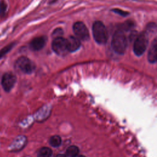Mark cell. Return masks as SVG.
Wrapping results in <instances>:
<instances>
[{
  "mask_svg": "<svg viewBox=\"0 0 157 157\" xmlns=\"http://www.w3.org/2000/svg\"><path fill=\"white\" fill-rule=\"evenodd\" d=\"M112 47L115 53L123 55L127 47V39L124 31L118 29L113 34L112 39Z\"/></svg>",
  "mask_w": 157,
  "mask_h": 157,
  "instance_id": "6da1fadb",
  "label": "cell"
},
{
  "mask_svg": "<svg viewBox=\"0 0 157 157\" xmlns=\"http://www.w3.org/2000/svg\"><path fill=\"white\" fill-rule=\"evenodd\" d=\"M148 34L145 32H142L137 36L133 45V52L134 54L140 56L145 52L148 44Z\"/></svg>",
  "mask_w": 157,
  "mask_h": 157,
  "instance_id": "7a4b0ae2",
  "label": "cell"
},
{
  "mask_svg": "<svg viewBox=\"0 0 157 157\" xmlns=\"http://www.w3.org/2000/svg\"><path fill=\"white\" fill-rule=\"evenodd\" d=\"M93 36L94 40L99 44H104L107 40V31L102 22L95 21L92 27Z\"/></svg>",
  "mask_w": 157,
  "mask_h": 157,
  "instance_id": "3957f363",
  "label": "cell"
},
{
  "mask_svg": "<svg viewBox=\"0 0 157 157\" xmlns=\"http://www.w3.org/2000/svg\"><path fill=\"white\" fill-rule=\"evenodd\" d=\"M15 66L18 70L25 74H31L35 69L33 62L25 56L19 58L16 61Z\"/></svg>",
  "mask_w": 157,
  "mask_h": 157,
  "instance_id": "277c9868",
  "label": "cell"
},
{
  "mask_svg": "<svg viewBox=\"0 0 157 157\" xmlns=\"http://www.w3.org/2000/svg\"><path fill=\"white\" fill-rule=\"evenodd\" d=\"M52 47L56 54L61 56L66 55L69 52L66 39L62 37L55 38L52 42Z\"/></svg>",
  "mask_w": 157,
  "mask_h": 157,
  "instance_id": "5b68a950",
  "label": "cell"
},
{
  "mask_svg": "<svg viewBox=\"0 0 157 157\" xmlns=\"http://www.w3.org/2000/svg\"><path fill=\"white\" fill-rule=\"evenodd\" d=\"M73 31L77 37L82 40H86L89 38V32L85 25L81 21H77L73 25Z\"/></svg>",
  "mask_w": 157,
  "mask_h": 157,
  "instance_id": "8992f818",
  "label": "cell"
},
{
  "mask_svg": "<svg viewBox=\"0 0 157 157\" xmlns=\"http://www.w3.org/2000/svg\"><path fill=\"white\" fill-rule=\"evenodd\" d=\"M16 82L15 76L12 73H6L3 75L1 80L2 88L6 91H10Z\"/></svg>",
  "mask_w": 157,
  "mask_h": 157,
  "instance_id": "52a82bcc",
  "label": "cell"
},
{
  "mask_svg": "<svg viewBox=\"0 0 157 157\" xmlns=\"http://www.w3.org/2000/svg\"><path fill=\"white\" fill-rule=\"evenodd\" d=\"M147 59L150 63H155L157 62V38H155L149 48Z\"/></svg>",
  "mask_w": 157,
  "mask_h": 157,
  "instance_id": "ba28073f",
  "label": "cell"
},
{
  "mask_svg": "<svg viewBox=\"0 0 157 157\" xmlns=\"http://www.w3.org/2000/svg\"><path fill=\"white\" fill-rule=\"evenodd\" d=\"M47 42V37L45 36H40L33 39L30 42L29 46L31 50L38 51L41 50Z\"/></svg>",
  "mask_w": 157,
  "mask_h": 157,
  "instance_id": "9c48e42d",
  "label": "cell"
},
{
  "mask_svg": "<svg viewBox=\"0 0 157 157\" xmlns=\"http://www.w3.org/2000/svg\"><path fill=\"white\" fill-rule=\"evenodd\" d=\"M67 46L68 51L70 52H74L77 50L80 47V41L77 37L69 36L67 39Z\"/></svg>",
  "mask_w": 157,
  "mask_h": 157,
  "instance_id": "30bf717a",
  "label": "cell"
},
{
  "mask_svg": "<svg viewBox=\"0 0 157 157\" xmlns=\"http://www.w3.org/2000/svg\"><path fill=\"white\" fill-rule=\"evenodd\" d=\"M79 153V149L77 146L71 145L66 150V155L69 157H76Z\"/></svg>",
  "mask_w": 157,
  "mask_h": 157,
  "instance_id": "8fae6325",
  "label": "cell"
},
{
  "mask_svg": "<svg viewBox=\"0 0 157 157\" xmlns=\"http://www.w3.org/2000/svg\"><path fill=\"white\" fill-rule=\"evenodd\" d=\"M52 150L48 147L41 148L37 153V157H51Z\"/></svg>",
  "mask_w": 157,
  "mask_h": 157,
  "instance_id": "7c38bea8",
  "label": "cell"
},
{
  "mask_svg": "<svg viewBox=\"0 0 157 157\" xmlns=\"http://www.w3.org/2000/svg\"><path fill=\"white\" fill-rule=\"evenodd\" d=\"M134 26V23L131 20L126 21V22L122 23L119 28V29L123 31H128L131 29H132Z\"/></svg>",
  "mask_w": 157,
  "mask_h": 157,
  "instance_id": "4fadbf2b",
  "label": "cell"
},
{
  "mask_svg": "<svg viewBox=\"0 0 157 157\" xmlns=\"http://www.w3.org/2000/svg\"><path fill=\"white\" fill-rule=\"evenodd\" d=\"M49 143L50 145H52L53 147H56L60 145L61 143V139L59 136L55 135L50 137L49 140Z\"/></svg>",
  "mask_w": 157,
  "mask_h": 157,
  "instance_id": "5bb4252c",
  "label": "cell"
},
{
  "mask_svg": "<svg viewBox=\"0 0 157 157\" xmlns=\"http://www.w3.org/2000/svg\"><path fill=\"white\" fill-rule=\"evenodd\" d=\"M14 45H15L14 43H11V44H9V45L5 46L2 48H1L0 50V58L3 57L6 54H7L9 52H10V50L14 46Z\"/></svg>",
  "mask_w": 157,
  "mask_h": 157,
  "instance_id": "9a60e30c",
  "label": "cell"
},
{
  "mask_svg": "<svg viewBox=\"0 0 157 157\" xmlns=\"http://www.w3.org/2000/svg\"><path fill=\"white\" fill-rule=\"evenodd\" d=\"M7 10V4L6 2L2 0L0 2V15H3L5 14Z\"/></svg>",
  "mask_w": 157,
  "mask_h": 157,
  "instance_id": "2e32d148",
  "label": "cell"
},
{
  "mask_svg": "<svg viewBox=\"0 0 157 157\" xmlns=\"http://www.w3.org/2000/svg\"><path fill=\"white\" fill-rule=\"evenodd\" d=\"M113 12L121 15V16H123V17H126L128 14H129V12H126V11H124V10H123L121 9H113L112 10Z\"/></svg>",
  "mask_w": 157,
  "mask_h": 157,
  "instance_id": "e0dca14e",
  "label": "cell"
},
{
  "mask_svg": "<svg viewBox=\"0 0 157 157\" xmlns=\"http://www.w3.org/2000/svg\"><path fill=\"white\" fill-rule=\"evenodd\" d=\"M63 34V31L61 29H56L53 33V36H54L55 38L58 37H61V36Z\"/></svg>",
  "mask_w": 157,
  "mask_h": 157,
  "instance_id": "ac0fdd59",
  "label": "cell"
},
{
  "mask_svg": "<svg viewBox=\"0 0 157 157\" xmlns=\"http://www.w3.org/2000/svg\"><path fill=\"white\" fill-rule=\"evenodd\" d=\"M55 157H66V156L63 154H59V155H56Z\"/></svg>",
  "mask_w": 157,
  "mask_h": 157,
  "instance_id": "d6986e66",
  "label": "cell"
},
{
  "mask_svg": "<svg viewBox=\"0 0 157 157\" xmlns=\"http://www.w3.org/2000/svg\"><path fill=\"white\" fill-rule=\"evenodd\" d=\"M78 157H85V156H83V155H80V156H78Z\"/></svg>",
  "mask_w": 157,
  "mask_h": 157,
  "instance_id": "ffe728a7",
  "label": "cell"
}]
</instances>
